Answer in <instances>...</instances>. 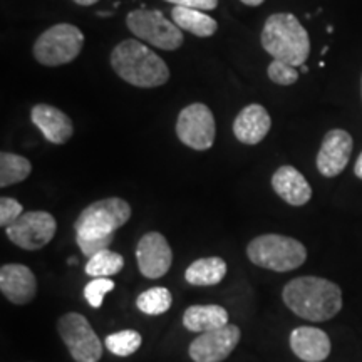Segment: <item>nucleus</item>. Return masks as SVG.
<instances>
[{
	"mask_svg": "<svg viewBox=\"0 0 362 362\" xmlns=\"http://www.w3.org/2000/svg\"><path fill=\"white\" fill-rule=\"evenodd\" d=\"M131 218V206L123 198H104L86 206L74 221L78 247L86 257L106 250L121 226Z\"/></svg>",
	"mask_w": 362,
	"mask_h": 362,
	"instance_id": "nucleus-1",
	"label": "nucleus"
},
{
	"mask_svg": "<svg viewBox=\"0 0 362 362\" xmlns=\"http://www.w3.org/2000/svg\"><path fill=\"white\" fill-rule=\"evenodd\" d=\"M284 304L310 322H325L342 309V291L337 284L320 277H297L284 287Z\"/></svg>",
	"mask_w": 362,
	"mask_h": 362,
	"instance_id": "nucleus-2",
	"label": "nucleus"
},
{
	"mask_svg": "<svg viewBox=\"0 0 362 362\" xmlns=\"http://www.w3.org/2000/svg\"><path fill=\"white\" fill-rule=\"evenodd\" d=\"M111 66L121 79L136 88H160L170 79L166 62L134 39H126L112 49Z\"/></svg>",
	"mask_w": 362,
	"mask_h": 362,
	"instance_id": "nucleus-3",
	"label": "nucleus"
},
{
	"mask_svg": "<svg viewBox=\"0 0 362 362\" xmlns=\"http://www.w3.org/2000/svg\"><path fill=\"white\" fill-rule=\"evenodd\" d=\"M260 40L267 54L285 64L304 66L309 59V34L293 13L282 12L270 16L265 21Z\"/></svg>",
	"mask_w": 362,
	"mask_h": 362,
	"instance_id": "nucleus-4",
	"label": "nucleus"
},
{
	"mask_svg": "<svg viewBox=\"0 0 362 362\" xmlns=\"http://www.w3.org/2000/svg\"><path fill=\"white\" fill-rule=\"evenodd\" d=\"M247 255L252 264L274 272H291L302 267L307 260L304 243L292 237L267 233L248 243Z\"/></svg>",
	"mask_w": 362,
	"mask_h": 362,
	"instance_id": "nucleus-5",
	"label": "nucleus"
},
{
	"mask_svg": "<svg viewBox=\"0 0 362 362\" xmlns=\"http://www.w3.org/2000/svg\"><path fill=\"white\" fill-rule=\"evenodd\" d=\"M84 45V34L72 24L49 27L34 42L33 52L42 66L57 67L69 64L79 56Z\"/></svg>",
	"mask_w": 362,
	"mask_h": 362,
	"instance_id": "nucleus-6",
	"label": "nucleus"
},
{
	"mask_svg": "<svg viewBox=\"0 0 362 362\" xmlns=\"http://www.w3.org/2000/svg\"><path fill=\"white\" fill-rule=\"evenodd\" d=\"M126 25L136 37L163 51H176L185 42L180 27L166 19L160 11L138 8L129 12Z\"/></svg>",
	"mask_w": 362,
	"mask_h": 362,
	"instance_id": "nucleus-7",
	"label": "nucleus"
},
{
	"mask_svg": "<svg viewBox=\"0 0 362 362\" xmlns=\"http://www.w3.org/2000/svg\"><path fill=\"white\" fill-rule=\"evenodd\" d=\"M57 332L67 351L76 362H99L103 357V346L93 325L83 314L69 312L57 322Z\"/></svg>",
	"mask_w": 362,
	"mask_h": 362,
	"instance_id": "nucleus-8",
	"label": "nucleus"
},
{
	"mask_svg": "<svg viewBox=\"0 0 362 362\" xmlns=\"http://www.w3.org/2000/svg\"><path fill=\"white\" fill-rule=\"evenodd\" d=\"M176 136L185 146L197 151H206L214 146L216 124L210 107L194 103L181 110L176 121Z\"/></svg>",
	"mask_w": 362,
	"mask_h": 362,
	"instance_id": "nucleus-9",
	"label": "nucleus"
},
{
	"mask_svg": "<svg viewBox=\"0 0 362 362\" xmlns=\"http://www.w3.org/2000/svg\"><path fill=\"white\" fill-rule=\"evenodd\" d=\"M57 221L47 211H27L6 228L7 238L24 250H39L54 238Z\"/></svg>",
	"mask_w": 362,
	"mask_h": 362,
	"instance_id": "nucleus-10",
	"label": "nucleus"
},
{
	"mask_svg": "<svg viewBox=\"0 0 362 362\" xmlns=\"http://www.w3.org/2000/svg\"><path fill=\"white\" fill-rule=\"evenodd\" d=\"M242 332L235 324L203 332L189 344V357L193 362H221L238 346Z\"/></svg>",
	"mask_w": 362,
	"mask_h": 362,
	"instance_id": "nucleus-11",
	"label": "nucleus"
},
{
	"mask_svg": "<svg viewBox=\"0 0 362 362\" xmlns=\"http://www.w3.org/2000/svg\"><path fill=\"white\" fill-rule=\"evenodd\" d=\"M136 260L143 277L161 279L173 264V252L168 240L160 232L144 233L136 245Z\"/></svg>",
	"mask_w": 362,
	"mask_h": 362,
	"instance_id": "nucleus-12",
	"label": "nucleus"
},
{
	"mask_svg": "<svg viewBox=\"0 0 362 362\" xmlns=\"http://www.w3.org/2000/svg\"><path fill=\"white\" fill-rule=\"evenodd\" d=\"M352 148L354 141L347 131L330 129L329 133H325L315 160L319 173L325 178H336L337 175H341L351 160Z\"/></svg>",
	"mask_w": 362,
	"mask_h": 362,
	"instance_id": "nucleus-13",
	"label": "nucleus"
},
{
	"mask_svg": "<svg viewBox=\"0 0 362 362\" xmlns=\"http://www.w3.org/2000/svg\"><path fill=\"white\" fill-rule=\"evenodd\" d=\"M0 291L16 305H25L34 300L37 292L34 272L22 264H7L0 269Z\"/></svg>",
	"mask_w": 362,
	"mask_h": 362,
	"instance_id": "nucleus-14",
	"label": "nucleus"
},
{
	"mask_svg": "<svg viewBox=\"0 0 362 362\" xmlns=\"http://www.w3.org/2000/svg\"><path fill=\"white\" fill-rule=\"evenodd\" d=\"M291 349L305 362H322L329 357L332 344L322 329L300 325L291 334Z\"/></svg>",
	"mask_w": 362,
	"mask_h": 362,
	"instance_id": "nucleus-15",
	"label": "nucleus"
},
{
	"mask_svg": "<svg viewBox=\"0 0 362 362\" xmlns=\"http://www.w3.org/2000/svg\"><path fill=\"white\" fill-rule=\"evenodd\" d=\"M30 119L49 143L64 144L74 134L71 117L49 104H37L30 111Z\"/></svg>",
	"mask_w": 362,
	"mask_h": 362,
	"instance_id": "nucleus-16",
	"label": "nucleus"
},
{
	"mask_svg": "<svg viewBox=\"0 0 362 362\" xmlns=\"http://www.w3.org/2000/svg\"><path fill=\"white\" fill-rule=\"evenodd\" d=\"M270 128L272 117L262 104H248L238 112L233 121L235 138L248 146L262 143V139H265V136L269 134Z\"/></svg>",
	"mask_w": 362,
	"mask_h": 362,
	"instance_id": "nucleus-17",
	"label": "nucleus"
},
{
	"mask_svg": "<svg viewBox=\"0 0 362 362\" xmlns=\"http://www.w3.org/2000/svg\"><path fill=\"white\" fill-rule=\"evenodd\" d=\"M272 188L285 203L292 206H304L310 202L312 188L305 176L291 165L280 166L272 176Z\"/></svg>",
	"mask_w": 362,
	"mask_h": 362,
	"instance_id": "nucleus-18",
	"label": "nucleus"
},
{
	"mask_svg": "<svg viewBox=\"0 0 362 362\" xmlns=\"http://www.w3.org/2000/svg\"><path fill=\"white\" fill-rule=\"evenodd\" d=\"M226 324H228V312L221 305H192L183 314V325L189 332H210Z\"/></svg>",
	"mask_w": 362,
	"mask_h": 362,
	"instance_id": "nucleus-19",
	"label": "nucleus"
},
{
	"mask_svg": "<svg viewBox=\"0 0 362 362\" xmlns=\"http://www.w3.org/2000/svg\"><path fill=\"white\" fill-rule=\"evenodd\" d=\"M171 19L181 30H187L197 37H211L218 30V24L214 17L197 8L175 6L171 11Z\"/></svg>",
	"mask_w": 362,
	"mask_h": 362,
	"instance_id": "nucleus-20",
	"label": "nucleus"
},
{
	"mask_svg": "<svg viewBox=\"0 0 362 362\" xmlns=\"http://www.w3.org/2000/svg\"><path fill=\"white\" fill-rule=\"evenodd\" d=\"M226 262L221 257H203L194 260L185 272V280L189 285L197 287H208L216 285L225 279Z\"/></svg>",
	"mask_w": 362,
	"mask_h": 362,
	"instance_id": "nucleus-21",
	"label": "nucleus"
},
{
	"mask_svg": "<svg viewBox=\"0 0 362 362\" xmlns=\"http://www.w3.org/2000/svg\"><path fill=\"white\" fill-rule=\"evenodd\" d=\"M33 173V165L27 158L16 153H0V188L21 183Z\"/></svg>",
	"mask_w": 362,
	"mask_h": 362,
	"instance_id": "nucleus-22",
	"label": "nucleus"
},
{
	"mask_svg": "<svg viewBox=\"0 0 362 362\" xmlns=\"http://www.w3.org/2000/svg\"><path fill=\"white\" fill-rule=\"evenodd\" d=\"M124 267V259L121 253L112 252L110 248L94 253L89 257L88 264L84 267V272L93 279H110L112 275H117Z\"/></svg>",
	"mask_w": 362,
	"mask_h": 362,
	"instance_id": "nucleus-23",
	"label": "nucleus"
},
{
	"mask_svg": "<svg viewBox=\"0 0 362 362\" xmlns=\"http://www.w3.org/2000/svg\"><path fill=\"white\" fill-rule=\"evenodd\" d=\"M173 296L166 287H151L136 298V307L146 315H161L170 310Z\"/></svg>",
	"mask_w": 362,
	"mask_h": 362,
	"instance_id": "nucleus-24",
	"label": "nucleus"
},
{
	"mask_svg": "<svg viewBox=\"0 0 362 362\" xmlns=\"http://www.w3.org/2000/svg\"><path fill=\"white\" fill-rule=\"evenodd\" d=\"M141 344H143L141 334L133 329H126V330H119V332L110 334V336L106 337V341H104L106 349L117 357L133 356L134 352L141 347Z\"/></svg>",
	"mask_w": 362,
	"mask_h": 362,
	"instance_id": "nucleus-25",
	"label": "nucleus"
},
{
	"mask_svg": "<svg viewBox=\"0 0 362 362\" xmlns=\"http://www.w3.org/2000/svg\"><path fill=\"white\" fill-rule=\"evenodd\" d=\"M115 291V282L111 279H93L84 287V297L93 309H101L106 293Z\"/></svg>",
	"mask_w": 362,
	"mask_h": 362,
	"instance_id": "nucleus-26",
	"label": "nucleus"
},
{
	"mask_svg": "<svg viewBox=\"0 0 362 362\" xmlns=\"http://www.w3.org/2000/svg\"><path fill=\"white\" fill-rule=\"evenodd\" d=\"M267 74H269V79L272 83L279 86H292L298 81V71L291 64H285L282 61H274L270 62L269 69H267Z\"/></svg>",
	"mask_w": 362,
	"mask_h": 362,
	"instance_id": "nucleus-27",
	"label": "nucleus"
},
{
	"mask_svg": "<svg viewBox=\"0 0 362 362\" xmlns=\"http://www.w3.org/2000/svg\"><path fill=\"white\" fill-rule=\"evenodd\" d=\"M24 214V208L17 200L13 198H0V225L4 228H7L8 225H12L17 218H21V215Z\"/></svg>",
	"mask_w": 362,
	"mask_h": 362,
	"instance_id": "nucleus-28",
	"label": "nucleus"
},
{
	"mask_svg": "<svg viewBox=\"0 0 362 362\" xmlns=\"http://www.w3.org/2000/svg\"><path fill=\"white\" fill-rule=\"evenodd\" d=\"M180 7L197 8V11H214L218 7V0H166Z\"/></svg>",
	"mask_w": 362,
	"mask_h": 362,
	"instance_id": "nucleus-29",
	"label": "nucleus"
},
{
	"mask_svg": "<svg viewBox=\"0 0 362 362\" xmlns=\"http://www.w3.org/2000/svg\"><path fill=\"white\" fill-rule=\"evenodd\" d=\"M354 173L359 180H362V153L359 155V158H357L356 165H354Z\"/></svg>",
	"mask_w": 362,
	"mask_h": 362,
	"instance_id": "nucleus-30",
	"label": "nucleus"
},
{
	"mask_svg": "<svg viewBox=\"0 0 362 362\" xmlns=\"http://www.w3.org/2000/svg\"><path fill=\"white\" fill-rule=\"evenodd\" d=\"M240 2H243L245 6H250V7H259L265 2V0H240Z\"/></svg>",
	"mask_w": 362,
	"mask_h": 362,
	"instance_id": "nucleus-31",
	"label": "nucleus"
},
{
	"mask_svg": "<svg viewBox=\"0 0 362 362\" xmlns=\"http://www.w3.org/2000/svg\"><path fill=\"white\" fill-rule=\"evenodd\" d=\"M78 6H84V7H89V6H94V4L99 2V0H74Z\"/></svg>",
	"mask_w": 362,
	"mask_h": 362,
	"instance_id": "nucleus-32",
	"label": "nucleus"
},
{
	"mask_svg": "<svg viewBox=\"0 0 362 362\" xmlns=\"http://www.w3.org/2000/svg\"><path fill=\"white\" fill-rule=\"evenodd\" d=\"M111 13H112V12H98V16H99V17H110Z\"/></svg>",
	"mask_w": 362,
	"mask_h": 362,
	"instance_id": "nucleus-33",
	"label": "nucleus"
},
{
	"mask_svg": "<svg viewBox=\"0 0 362 362\" xmlns=\"http://www.w3.org/2000/svg\"><path fill=\"white\" fill-rule=\"evenodd\" d=\"M300 69H302V72H304V74H307V72H309V67H307L305 64L300 66Z\"/></svg>",
	"mask_w": 362,
	"mask_h": 362,
	"instance_id": "nucleus-34",
	"label": "nucleus"
},
{
	"mask_svg": "<svg viewBox=\"0 0 362 362\" xmlns=\"http://www.w3.org/2000/svg\"><path fill=\"white\" fill-rule=\"evenodd\" d=\"M67 264H69V265H72V264H78V260H76V259H69V260H67Z\"/></svg>",
	"mask_w": 362,
	"mask_h": 362,
	"instance_id": "nucleus-35",
	"label": "nucleus"
},
{
	"mask_svg": "<svg viewBox=\"0 0 362 362\" xmlns=\"http://www.w3.org/2000/svg\"><path fill=\"white\" fill-rule=\"evenodd\" d=\"M361 94H362V81H361Z\"/></svg>",
	"mask_w": 362,
	"mask_h": 362,
	"instance_id": "nucleus-36",
	"label": "nucleus"
}]
</instances>
